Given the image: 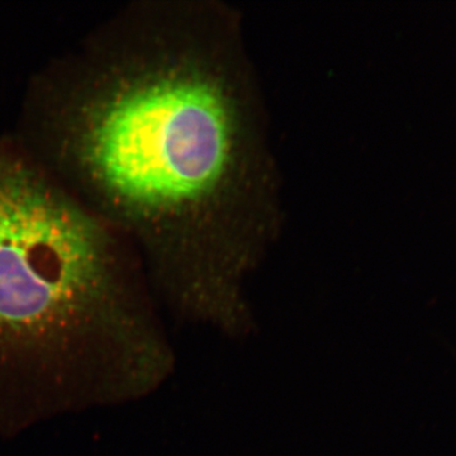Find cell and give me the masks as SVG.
Returning <instances> with one entry per match:
<instances>
[{"instance_id": "7a4b0ae2", "label": "cell", "mask_w": 456, "mask_h": 456, "mask_svg": "<svg viewBox=\"0 0 456 456\" xmlns=\"http://www.w3.org/2000/svg\"><path fill=\"white\" fill-rule=\"evenodd\" d=\"M106 224L0 149V382L61 406L143 386L152 355Z\"/></svg>"}, {"instance_id": "6da1fadb", "label": "cell", "mask_w": 456, "mask_h": 456, "mask_svg": "<svg viewBox=\"0 0 456 456\" xmlns=\"http://www.w3.org/2000/svg\"><path fill=\"white\" fill-rule=\"evenodd\" d=\"M217 12L164 11L93 53L57 108L65 163L154 248L259 233L268 165L235 35Z\"/></svg>"}]
</instances>
